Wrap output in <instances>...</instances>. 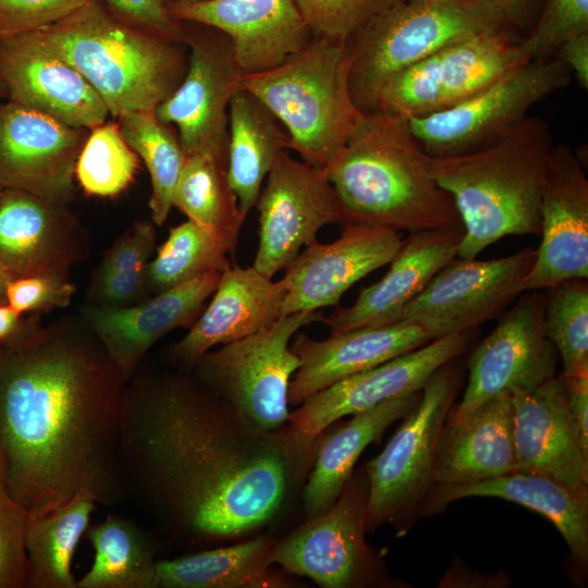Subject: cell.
<instances>
[{"label":"cell","mask_w":588,"mask_h":588,"mask_svg":"<svg viewBox=\"0 0 588 588\" xmlns=\"http://www.w3.org/2000/svg\"><path fill=\"white\" fill-rule=\"evenodd\" d=\"M157 233L149 221H136L107 250L88 290L89 303L125 307L148 298L146 266L155 252Z\"/></svg>","instance_id":"38"},{"label":"cell","mask_w":588,"mask_h":588,"mask_svg":"<svg viewBox=\"0 0 588 588\" xmlns=\"http://www.w3.org/2000/svg\"><path fill=\"white\" fill-rule=\"evenodd\" d=\"M86 137L87 128L10 100L0 102V187L68 205Z\"/></svg>","instance_id":"18"},{"label":"cell","mask_w":588,"mask_h":588,"mask_svg":"<svg viewBox=\"0 0 588 588\" xmlns=\"http://www.w3.org/2000/svg\"><path fill=\"white\" fill-rule=\"evenodd\" d=\"M421 390L382 402L353 417L326 438L318 448L315 466L304 490L308 518L328 511L352 476L362 452L396 420L409 413Z\"/></svg>","instance_id":"31"},{"label":"cell","mask_w":588,"mask_h":588,"mask_svg":"<svg viewBox=\"0 0 588 588\" xmlns=\"http://www.w3.org/2000/svg\"><path fill=\"white\" fill-rule=\"evenodd\" d=\"M139 157L124 139L119 123L103 122L90 130L78 154L75 180L88 194L112 197L133 182Z\"/></svg>","instance_id":"41"},{"label":"cell","mask_w":588,"mask_h":588,"mask_svg":"<svg viewBox=\"0 0 588 588\" xmlns=\"http://www.w3.org/2000/svg\"><path fill=\"white\" fill-rule=\"evenodd\" d=\"M526 61L509 29L464 38L385 79L370 113L407 121L443 111Z\"/></svg>","instance_id":"10"},{"label":"cell","mask_w":588,"mask_h":588,"mask_svg":"<svg viewBox=\"0 0 588 588\" xmlns=\"http://www.w3.org/2000/svg\"><path fill=\"white\" fill-rule=\"evenodd\" d=\"M322 318L318 310L281 316L254 334L210 350L193 367L197 379L253 428L272 433L287 421L289 387L301 364L291 339Z\"/></svg>","instance_id":"9"},{"label":"cell","mask_w":588,"mask_h":588,"mask_svg":"<svg viewBox=\"0 0 588 588\" xmlns=\"http://www.w3.org/2000/svg\"><path fill=\"white\" fill-rule=\"evenodd\" d=\"M571 78V71L556 57L528 60L462 102L407 123L428 155L466 152L517 124L531 106L566 87Z\"/></svg>","instance_id":"11"},{"label":"cell","mask_w":588,"mask_h":588,"mask_svg":"<svg viewBox=\"0 0 588 588\" xmlns=\"http://www.w3.org/2000/svg\"><path fill=\"white\" fill-rule=\"evenodd\" d=\"M291 461L281 438L253 428L198 379L138 368L126 383L125 498L176 537L212 543L262 525L283 502Z\"/></svg>","instance_id":"1"},{"label":"cell","mask_w":588,"mask_h":588,"mask_svg":"<svg viewBox=\"0 0 588 588\" xmlns=\"http://www.w3.org/2000/svg\"><path fill=\"white\" fill-rule=\"evenodd\" d=\"M69 275L35 274L11 279L5 302L17 313L49 311L69 306L75 293Z\"/></svg>","instance_id":"45"},{"label":"cell","mask_w":588,"mask_h":588,"mask_svg":"<svg viewBox=\"0 0 588 588\" xmlns=\"http://www.w3.org/2000/svg\"><path fill=\"white\" fill-rule=\"evenodd\" d=\"M552 147L548 123L526 115L478 148L428 155L430 174L451 195L463 224L457 257L476 258L507 235L540 233V205Z\"/></svg>","instance_id":"3"},{"label":"cell","mask_w":588,"mask_h":588,"mask_svg":"<svg viewBox=\"0 0 588 588\" xmlns=\"http://www.w3.org/2000/svg\"><path fill=\"white\" fill-rule=\"evenodd\" d=\"M571 415L578 428L584 450L588 453V372L565 377L559 375Z\"/></svg>","instance_id":"48"},{"label":"cell","mask_w":588,"mask_h":588,"mask_svg":"<svg viewBox=\"0 0 588 588\" xmlns=\"http://www.w3.org/2000/svg\"><path fill=\"white\" fill-rule=\"evenodd\" d=\"M89 0H0V34L36 30L66 17Z\"/></svg>","instance_id":"46"},{"label":"cell","mask_w":588,"mask_h":588,"mask_svg":"<svg viewBox=\"0 0 588 588\" xmlns=\"http://www.w3.org/2000/svg\"><path fill=\"white\" fill-rule=\"evenodd\" d=\"M7 97V93L2 84L0 83V98Z\"/></svg>","instance_id":"54"},{"label":"cell","mask_w":588,"mask_h":588,"mask_svg":"<svg viewBox=\"0 0 588 588\" xmlns=\"http://www.w3.org/2000/svg\"><path fill=\"white\" fill-rule=\"evenodd\" d=\"M173 207L188 220L235 248L246 215L226 177V168L209 155L186 157Z\"/></svg>","instance_id":"36"},{"label":"cell","mask_w":588,"mask_h":588,"mask_svg":"<svg viewBox=\"0 0 588 588\" xmlns=\"http://www.w3.org/2000/svg\"><path fill=\"white\" fill-rule=\"evenodd\" d=\"M259 243L253 267L268 278L284 270L328 224L347 218L327 169L280 154L256 203Z\"/></svg>","instance_id":"15"},{"label":"cell","mask_w":588,"mask_h":588,"mask_svg":"<svg viewBox=\"0 0 588 588\" xmlns=\"http://www.w3.org/2000/svg\"><path fill=\"white\" fill-rule=\"evenodd\" d=\"M560 59L571 71L585 90L588 89V33L576 35L562 42L556 51Z\"/></svg>","instance_id":"49"},{"label":"cell","mask_w":588,"mask_h":588,"mask_svg":"<svg viewBox=\"0 0 588 588\" xmlns=\"http://www.w3.org/2000/svg\"><path fill=\"white\" fill-rule=\"evenodd\" d=\"M0 490H4L3 485H2V480H1V475H0Z\"/></svg>","instance_id":"55"},{"label":"cell","mask_w":588,"mask_h":588,"mask_svg":"<svg viewBox=\"0 0 588 588\" xmlns=\"http://www.w3.org/2000/svg\"><path fill=\"white\" fill-rule=\"evenodd\" d=\"M268 537L156 561L148 588H280L286 581L270 571Z\"/></svg>","instance_id":"33"},{"label":"cell","mask_w":588,"mask_h":588,"mask_svg":"<svg viewBox=\"0 0 588 588\" xmlns=\"http://www.w3.org/2000/svg\"><path fill=\"white\" fill-rule=\"evenodd\" d=\"M84 538L95 555L77 588H148L156 547L136 523L109 515L89 525Z\"/></svg>","instance_id":"35"},{"label":"cell","mask_w":588,"mask_h":588,"mask_svg":"<svg viewBox=\"0 0 588 588\" xmlns=\"http://www.w3.org/2000/svg\"><path fill=\"white\" fill-rule=\"evenodd\" d=\"M220 275L219 271L201 274L131 306L86 303L79 308L81 319L128 381L159 340L194 323Z\"/></svg>","instance_id":"23"},{"label":"cell","mask_w":588,"mask_h":588,"mask_svg":"<svg viewBox=\"0 0 588 588\" xmlns=\"http://www.w3.org/2000/svg\"><path fill=\"white\" fill-rule=\"evenodd\" d=\"M168 7L177 21L225 34L244 74L280 65L313 38L295 0H208Z\"/></svg>","instance_id":"24"},{"label":"cell","mask_w":588,"mask_h":588,"mask_svg":"<svg viewBox=\"0 0 588 588\" xmlns=\"http://www.w3.org/2000/svg\"><path fill=\"white\" fill-rule=\"evenodd\" d=\"M535 259L532 247L488 260L454 258L405 306L401 320L420 327L430 341L476 330L526 291Z\"/></svg>","instance_id":"14"},{"label":"cell","mask_w":588,"mask_h":588,"mask_svg":"<svg viewBox=\"0 0 588 588\" xmlns=\"http://www.w3.org/2000/svg\"><path fill=\"white\" fill-rule=\"evenodd\" d=\"M368 478L346 482L334 504L308 520L272 552V563L308 577L324 588H348L369 583L376 560L365 540Z\"/></svg>","instance_id":"17"},{"label":"cell","mask_w":588,"mask_h":588,"mask_svg":"<svg viewBox=\"0 0 588 588\" xmlns=\"http://www.w3.org/2000/svg\"><path fill=\"white\" fill-rule=\"evenodd\" d=\"M509 29L489 0H404L350 39V89L364 113L396 72L464 38ZM510 30V29H509Z\"/></svg>","instance_id":"7"},{"label":"cell","mask_w":588,"mask_h":588,"mask_svg":"<svg viewBox=\"0 0 588 588\" xmlns=\"http://www.w3.org/2000/svg\"><path fill=\"white\" fill-rule=\"evenodd\" d=\"M289 149V135L275 115L244 87L236 90L229 105L226 177L246 216L278 157Z\"/></svg>","instance_id":"32"},{"label":"cell","mask_w":588,"mask_h":588,"mask_svg":"<svg viewBox=\"0 0 588 588\" xmlns=\"http://www.w3.org/2000/svg\"><path fill=\"white\" fill-rule=\"evenodd\" d=\"M187 66L176 89L155 110L163 123L175 125L186 155H209L226 168L229 105L242 88L230 38L222 32L185 22Z\"/></svg>","instance_id":"13"},{"label":"cell","mask_w":588,"mask_h":588,"mask_svg":"<svg viewBox=\"0 0 588 588\" xmlns=\"http://www.w3.org/2000/svg\"><path fill=\"white\" fill-rule=\"evenodd\" d=\"M327 172L348 223L411 233L463 229L404 119L366 113Z\"/></svg>","instance_id":"4"},{"label":"cell","mask_w":588,"mask_h":588,"mask_svg":"<svg viewBox=\"0 0 588 588\" xmlns=\"http://www.w3.org/2000/svg\"><path fill=\"white\" fill-rule=\"evenodd\" d=\"M456 359L440 367L425 383L416 406L379 455L365 466L368 478L366 531L389 523H406L434 486L433 462L440 431L462 385Z\"/></svg>","instance_id":"8"},{"label":"cell","mask_w":588,"mask_h":588,"mask_svg":"<svg viewBox=\"0 0 588 588\" xmlns=\"http://www.w3.org/2000/svg\"><path fill=\"white\" fill-rule=\"evenodd\" d=\"M90 241L65 204L17 189L0 195V268L11 279L69 275L87 256Z\"/></svg>","instance_id":"22"},{"label":"cell","mask_w":588,"mask_h":588,"mask_svg":"<svg viewBox=\"0 0 588 588\" xmlns=\"http://www.w3.org/2000/svg\"><path fill=\"white\" fill-rule=\"evenodd\" d=\"M2 189H3V188L0 187V195H1Z\"/></svg>","instance_id":"56"},{"label":"cell","mask_w":588,"mask_h":588,"mask_svg":"<svg viewBox=\"0 0 588 588\" xmlns=\"http://www.w3.org/2000/svg\"><path fill=\"white\" fill-rule=\"evenodd\" d=\"M38 30L117 119L125 112L155 111L186 71V45L125 22L100 0H89Z\"/></svg>","instance_id":"5"},{"label":"cell","mask_w":588,"mask_h":588,"mask_svg":"<svg viewBox=\"0 0 588 588\" xmlns=\"http://www.w3.org/2000/svg\"><path fill=\"white\" fill-rule=\"evenodd\" d=\"M490 497L507 500L547 517L565 539L573 568L584 577L588 569V489H574L550 477L515 470L470 483H436L418 516H431L460 499Z\"/></svg>","instance_id":"29"},{"label":"cell","mask_w":588,"mask_h":588,"mask_svg":"<svg viewBox=\"0 0 588 588\" xmlns=\"http://www.w3.org/2000/svg\"><path fill=\"white\" fill-rule=\"evenodd\" d=\"M543 291V328L563 364L562 376L588 372L587 279L563 281Z\"/></svg>","instance_id":"40"},{"label":"cell","mask_w":588,"mask_h":588,"mask_svg":"<svg viewBox=\"0 0 588 588\" xmlns=\"http://www.w3.org/2000/svg\"><path fill=\"white\" fill-rule=\"evenodd\" d=\"M234 249L191 220L173 226L146 266L147 290L154 295L201 274L222 272L230 267L228 255Z\"/></svg>","instance_id":"39"},{"label":"cell","mask_w":588,"mask_h":588,"mask_svg":"<svg viewBox=\"0 0 588 588\" xmlns=\"http://www.w3.org/2000/svg\"><path fill=\"white\" fill-rule=\"evenodd\" d=\"M474 336L475 330L431 340L307 397L289 415L281 437L292 461L303 460L335 420L420 391L440 367L466 352Z\"/></svg>","instance_id":"12"},{"label":"cell","mask_w":588,"mask_h":588,"mask_svg":"<svg viewBox=\"0 0 588 588\" xmlns=\"http://www.w3.org/2000/svg\"><path fill=\"white\" fill-rule=\"evenodd\" d=\"M96 505L89 493L81 492L51 512L29 513L25 532L27 588H77L72 560Z\"/></svg>","instance_id":"34"},{"label":"cell","mask_w":588,"mask_h":588,"mask_svg":"<svg viewBox=\"0 0 588 588\" xmlns=\"http://www.w3.org/2000/svg\"><path fill=\"white\" fill-rule=\"evenodd\" d=\"M118 120L124 139L149 172L151 221L162 225L173 207L174 192L186 160L179 135L170 124L161 122L155 111L125 112Z\"/></svg>","instance_id":"37"},{"label":"cell","mask_w":588,"mask_h":588,"mask_svg":"<svg viewBox=\"0 0 588 588\" xmlns=\"http://www.w3.org/2000/svg\"><path fill=\"white\" fill-rule=\"evenodd\" d=\"M515 470L512 394H498L464 420L443 425L434 452V485L477 482Z\"/></svg>","instance_id":"30"},{"label":"cell","mask_w":588,"mask_h":588,"mask_svg":"<svg viewBox=\"0 0 588 588\" xmlns=\"http://www.w3.org/2000/svg\"><path fill=\"white\" fill-rule=\"evenodd\" d=\"M468 360L463 397L445 422L464 420L501 393L534 389L555 377L559 354L543 328V291L523 292Z\"/></svg>","instance_id":"16"},{"label":"cell","mask_w":588,"mask_h":588,"mask_svg":"<svg viewBox=\"0 0 588 588\" xmlns=\"http://www.w3.org/2000/svg\"><path fill=\"white\" fill-rule=\"evenodd\" d=\"M0 83L8 100L91 130L109 111L86 78L38 30L0 34Z\"/></svg>","instance_id":"19"},{"label":"cell","mask_w":588,"mask_h":588,"mask_svg":"<svg viewBox=\"0 0 588 588\" xmlns=\"http://www.w3.org/2000/svg\"><path fill=\"white\" fill-rule=\"evenodd\" d=\"M285 295L281 280L273 281L253 266L229 267L221 272L209 305L188 332L168 348L175 363L193 368L218 344L254 334L281 317Z\"/></svg>","instance_id":"26"},{"label":"cell","mask_w":588,"mask_h":588,"mask_svg":"<svg viewBox=\"0 0 588 588\" xmlns=\"http://www.w3.org/2000/svg\"><path fill=\"white\" fill-rule=\"evenodd\" d=\"M541 242L526 291L588 277V179L572 148L553 145L540 205Z\"/></svg>","instance_id":"21"},{"label":"cell","mask_w":588,"mask_h":588,"mask_svg":"<svg viewBox=\"0 0 588 588\" xmlns=\"http://www.w3.org/2000/svg\"><path fill=\"white\" fill-rule=\"evenodd\" d=\"M242 86L281 122L290 149L328 169L366 113L350 89L348 40L313 37L280 65L243 74Z\"/></svg>","instance_id":"6"},{"label":"cell","mask_w":588,"mask_h":588,"mask_svg":"<svg viewBox=\"0 0 588 588\" xmlns=\"http://www.w3.org/2000/svg\"><path fill=\"white\" fill-rule=\"evenodd\" d=\"M100 1L110 12L125 22L186 45V24L173 17L166 0Z\"/></svg>","instance_id":"47"},{"label":"cell","mask_w":588,"mask_h":588,"mask_svg":"<svg viewBox=\"0 0 588 588\" xmlns=\"http://www.w3.org/2000/svg\"><path fill=\"white\" fill-rule=\"evenodd\" d=\"M402 243L395 230L348 223L333 242L305 246L284 269L281 316L336 305L357 281L390 264Z\"/></svg>","instance_id":"20"},{"label":"cell","mask_w":588,"mask_h":588,"mask_svg":"<svg viewBox=\"0 0 588 588\" xmlns=\"http://www.w3.org/2000/svg\"><path fill=\"white\" fill-rule=\"evenodd\" d=\"M430 342L424 330L404 320L331 333L324 340L296 335L291 348L299 358L287 400L299 405L335 382Z\"/></svg>","instance_id":"27"},{"label":"cell","mask_w":588,"mask_h":588,"mask_svg":"<svg viewBox=\"0 0 588 588\" xmlns=\"http://www.w3.org/2000/svg\"><path fill=\"white\" fill-rule=\"evenodd\" d=\"M11 280V277L0 268V303L5 302L7 284Z\"/></svg>","instance_id":"52"},{"label":"cell","mask_w":588,"mask_h":588,"mask_svg":"<svg viewBox=\"0 0 588 588\" xmlns=\"http://www.w3.org/2000/svg\"><path fill=\"white\" fill-rule=\"evenodd\" d=\"M127 381L82 321L34 317L0 342V475L30 514L81 492L125 499L121 434Z\"/></svg>","instance_id":"2"},{"label":"cell","mask_w":588,"mask_h":588,"mask_svg":"<svg viewBox=\"0 0 588 588\" xmlns=\"http://www.w3.org/2000/svg\"><path fill=\"white\" fill-rule=\"evenodd\" d=\"M168 4H188V3H197L208 0H166Z\"/></svg>","instance_id":"53"},{"label":"cell","mask_w":588,"mask_h":588,"mask_svg":"<svg viewBox=\"0 0 588 588\" xmlns=\"http://www.w3.org/2000/svg\"><path fill=\"white\" fill-rule=\"evenodd\" d=\"M23 320L17 313L7 303H0V342L12 338L22 327Z\"/></svg>","instance_id":"51"},{"label":"cell","mask_w":588,"mask_h":588,"mask_svg":"<svg viewBox=\"0 0 588 588\" xmlns=\"http://www.w3.org/2000/svg\"><path fill=\"white\" fill-rule=\"evenodd\" d=\"M509 29H526L537 20L542 0H489Z\"/></svg>","instance_id":"50"},{"label":"cell","mask_w":588,"mask_h":588,"mask_svg":"<svg viewBox=\"0 0 588 588\" xmlns=\"http://www.w3.org/2000/svg\"><path fill=\"white\" fill-rule=\"evenodd\" d=\"M588 33V0H542L519 47L528 60L548 58L565 40Z\"/></svg>","instance_id":"43"},{"label":"cell","mask_w":588,"mask_h":588,"mask_svg":"<svg viewBox=\"0 0 588 588\" xmlns=\"http://www.w3.org/2000/svg\"><path fill=\"white\" fill-rule=\"evenodd\" d=\"M462 238L463 229L455 228L411 233L381 280L362 289L353 305L336 308L321 321L331 333L400 321L405 306L456 258Z\"/></svg>","instance_id":"28"},{"label":"cell","mask_w":588,"mask_h":588,"mask_svg":"<svg viewBox=\"0 0 588 588\" xmlns=\"http://www.w3.org/2000/svg\"><path fill=\"white\" fill-rule=\"evenodd\" d=\"M404 0H295L313 37L348 40L365 24Z\"/></svg>","instance_id":"42"},{"label":"cell","mask_w":588,"mask_h":588,"mask_svg":"<svg viewBox=\"0 0 588 588\" xmlns=\"http://www.w3.org/2000/svg\"><path fill=\"white\" fill-rule=\"evenodd\" d=\"M29 513L0 490V588H27L25 532Z\"/></svg>","instance_id":"44"},{"label":"cell","mask_w":588,"mask_h":588,"mask_svg":"<svg viewBox=\"0 0 588 588\" xmlns=\"http://www.w3.org/2000/svg\"><path fill=\"white\" fill-rule=\"evenodd\" d=\"M517 470L535 473L574 489H588V453L555 376L512 393Z\"/></svg>","instance_id":"25"}]
</instances>
